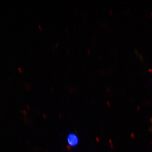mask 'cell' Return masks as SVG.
<instances>
[{"instance_id":"5b68a950","label":"cell","mask_w":152,"mask_h":152,"mask_svg":"<svg viewBox=\"0 0 152 152\" xmlns=\"http://www.w3.org/2000/svg\"><path fill=\"white\" fill-rule=\"evenodd\" d=\"M87 52H88V53L89 54L90 53L89 49H88V50H87Z\"/></svg>"},{"instance_id":"3957f363","label":"cell","mask_w":152,"mask_h":152,"mask_svg":"<svg viewBox=\"0 0 152 152\" xmlns=\"http://www.w3.org/2000/svg\"><path fill=\"white\" fill-rule=\"evenodd\" d=\"M18 70L19 71V72H23V69H22L21 68L18 67Z\"/></svg>"},{"instance_id":"7a4b0ae2","label":"cell","mask_w":152,"mask_h":152,"mask_svg":"<svg viewBox=\"0 0 152 152\" xmlns=\"http://www.w3.org/2000/svg\"><path fill=\"white\" fill-rule=\"evenodd\" d=\"M151 127L150 128V130L152 132V117L151 119Z\"/></svg>"},{"instance_id":"6da1fadb","label":"cell","mask_w":152,"mask_h":152,"mask_svg":"<svg viewBox=\"0 0 152 152\" xmlns=\"http://www.w3.org/2000/svg\"><path fill=\"white\" fill-rule=\"evenodd\" d=\"M79 142L78 137L75 134L72 133L68 136L67 142L70 146L74 147L77 145Z\"/></svg>"},{"instance_id":"277c9868","label":"cell","mask_w":152,"mask_h":152,"mask_svg":"<svg viewBox=\"0 0 152 152\" xmlns=\"http://www.w3.org/2000/svg\"><path fill=\"white\" fill-rule=\"evenodd\" d=\"M38 27H39V28L40 29V30H42V26L41 25H39V26H38Z\"/></svg>"}]
</instances>
